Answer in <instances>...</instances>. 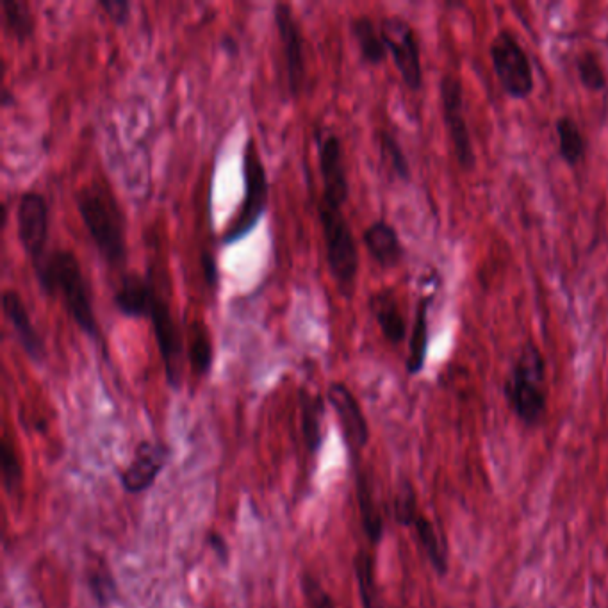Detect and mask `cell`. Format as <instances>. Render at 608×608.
<instances>
[{
    "mask_svg": "<svg viewBox=\"0 0 608 608\" xmlns=\"http://www.w3.org/2000/svg\"><path fill=\"white\" fill-rule=\"evenodd\" d=\"M300 403V432L307 450L318 457L323 446V418H325V402L320 395H313L307 389L298 391Z\"/></svg>",
    "mask_w": 608,
    "mask_h": 608,
    "instance_id": "20",
    "label": "cell"
},
{
    "mask_svg": "<svg viewBox=\"0 0 608 608\" xmlns=\"http://www.w3.org/2000/svg\"><path fill=\"white\" fill-rule=\"evenodd\" d=\"M494 74L510 99L525 100L534 93L535 79L532 63L516 34L500 29L489 45Z\"/></svg>",
    "mask_w": 608,
    "mask_h": 608,
    "instance_id": "6",
    "label": "cell"
},
{
    "mask_svg": "<svg viewBox=\"0 0 608 608\" xmlns=\"http://www.w3.org/2000/svg\"><path fill=\"white\" fill-rule=\"evenodd\" d=\"M355 494H357V505L361 514L362 530L373 546H378L384 539V518L378 507L373 484L366 471L361 468L355 469Z\"/></svg>",
    "mask_w": 608,
    "mask_h": 608,
    "instance_id": "19",
    "label": "cell"
},
{
    "mask_svg": "<svg viewBox=\"0 0 608 608\" xmlns=\"http://www.w3.org/2000/svg\"><path fill=\"white\" fill-rule=\"evenodd\" d=\"M159 289L154 280L140 273H125L115 295L113 304L127 318H147L156 304Z\"/></svg>",
    "mask_w": 608,
    "mask_h": 608,
    "instance_id": "15",
    "label": "cell"
},
{
    "mask_svg": "<svg viewBox=\"0 0 608 608\" xmlns=\"http://www.w3.org/2000/svg\"><path fill=\"white\" fill-rule=\"evenodd\" d=\"M13 97H11V93H9L8 88H4V91H2V106H8V104H11V102H13Z\"/></svg>",
    "mask_w": 608,
    "mask_h": 608,
    "instance_id": "37",
    "label": "cell"
},
{
    "mask_svg": "<svg viewBox=\"0 0 608 608\" xmlns=\"http://www.w3.org/2000/svg\"><path fill=\"white\" fill-rule=\"evenodd\" d=\"M207 543L211 546L216 559L220 560V564L227 566L229 559H231V551H229V544L225 541V537L222 534H218V532H209L207 534Z\"/></svg>",
    "mask_w": 608,
    "mask_h": 608,
    "instance_id": "35",
    "label": "cell"
},
{
    "mask_svg": "<svg viewBox=\"0 0 608 608\" xmlns=\"http://www.w3.org/2000/svg\"><path fill=\"white\" fill-rule=\"evenodd\" d=\"M4 13V27L18 42H25L34 33V17L31 8L25 2L18 0H4L2 2Z\"/></svg>",
    "mask_w": 608,
    "mask_h": 608,
    "instance_id": "28",
    "label": "cell"
},
{
    "mask_svg": "<svg viewBox=\"0 0 608 608\" xmlns=\"http://www.w3.org/2000/svg\"><path fill=\"white\" fill-rule=\"evenodd\" d=\"M378 147H380V156L387 168L395 173L400 181H411V166L405 157L402 145L398 143L395 136L391 132L380 131Z\"/></svg>",
    "mask_w": 608,
    "mask_h": 608,
    "instance_id": "30",
    "label": "cell"
},
{
    "mask_svg": "<svg viewBox=\"0 0 608 608\" xmlns=\"http://www.w3.org/2000/svg\"><path fill=\"white\" fill-rule=\"evenodd\" d=\"M17 232L25 255L38 272L49 257L45 254L49 239V206L42 193L25 191L18 200Z\"/></svg>",
    "mask_w": 608,
    "mask_h": 608,
    "instance_id": "9",
    "label": "cell"
},
{
    "mask_svg": "<svg viewBox=\"0 0 608 608\" xmlns=\"http://www.w3.org/2000/svg\"><path fill=\"white\" fill-rule=\"evenodd\" d=\"M148 320L152 323L157 350L165 364L166 380L170 387L179 389L182 380V354H184L181 330L173 318L172 307L161 293L157 296Z\"/></svg>",
    "mask_w": 608,
    "mask_h": 608,
    "instance_id": "12",
    "label": "cell"
},
{
    "mask_svg": "<svg viewBox=\"0 0 608 608\" xmlns=\"http://www.w3.org/2000/svg\"><path fill=\"white\" fill-rule=\"evenodd\" d=\"M430 304H432V296H423L416 307L414 325H412L411 337H409V355L405 362V370L411 377L420 375L427 362L428 339H430V334H428Z\"/></svg>",
    "mask_w": 608,
    "mask_h": 608,
    "instance_id": "21",
    "label": "cell"
},
{
    "mask_svg": "<svg viewBox=\"0 0 608 608\" xmlns=\"http://www.w3.org/2000/svg\"><path fill=\"white\" fill-rule=\"evenodd\" d=\"M243 182H245V197L236 211V216L227 223L222 238L223 245H234L239 239L247 238L248 234L254 231L255 225L261 222L264 211L268 207V197H270L268 175L254 138H248L243 150Z\"/></svg>",
    "mask_w": 608,
    "mask_h": 608,
    "instance_id": "4",
    "label": "cell"
},
{
    "mask_svg": "<svg viewBox=\"0 0 608 608\" xmlns=\"http://www.w3.org/2000/svg\"><path fill=\"white\" fill-rule=\"evenodd\" d=\"M362 241L380 268L389 270L402 263L405 255L402 239L398 236L395 227L386 220L371 223L362 234Z\"/></svg>",
    "mask_w": 608,
    "mask_h": 608,
    "instance_id": "17",
    "label": "cell"
},
{
    "mask_svg": "<svg viewBox=\"0 0 608 608\" xmlns=\"http://www.w3.org/2000/svg\"><path fill=\"white\" fill-rule=\"evenodd\" d=\"M186 354L197 377H206L213 366V343L204 321L193 320L186 332Z\"/></svg>",
    "mask_w": 608,
    "mask_h": 608,
    "instance_id": "23",
    "label": "cell"
},
{
    "mask_svg": "<svg viewBox=\"0 0 608 608\" xmlns=\"http://www.w3.org/2000/svg\"><path fill=\"white\" fill-rule=\"evenodd\" d=\"M318 143V161H320L321 181H323V195L320 202L334 209L345 206L350 193L348 175H346L345 157H343V143L337 138L336 132H316Z\"/></svg>",
    "mask_w": 608,
    "mask_h": 608,
    "instance_id": "10",
    "label": "cell"
},
{
    "mask_svg": "<svg viewBox=\"0 0 608 608\" xmlns=\"http://www.w3.org/2000/svg\"><path fill=\"white\" fill-rule=\"evenodd\" d=\"M576 72L587 90L603 91L607 88V74L600 56L594 50H585L576 58Z\"/></svg>",
    "mask_w": 608,
    "mask_h": 608,
    "instance_id": "31",
    "label": "cell"
},
{
    "mask_svg": "<svg viewBox=\"0 0 608 608\" xmlns=\"http://www.w3.org/2000/svg\"><path fill=\"white\" fill-rule=\"evenodd\" d=\"M354 573L362 608H382V598L375 578V560L368 551L361 550L355 553Z\"/></svg>",
    "mask_w": 608,
    "mask_h": 608,
    "instance_id": "26",
    "label": "cell"
},
{
    "mask_svg": "<svg viewBox=\"0 0 608 608\" xmlns=\"http://www.w3.org/2000/svg\"><path fill=\"white\" fill-rule=\"evenodd\" d=\"M300 589L304 592L307 608H336V601L330 596V592L316 576L307 571L300 576Z\"/></svg>",
    "mask_w": 608,
    "mask_h": 608,
    "instance_id": "33",
    "label": "cell"
},
{
    "mask_svg": "<svg viewBox=\"0 0 608 608\" xmlns=\"http://www.w3.org/2000/svg\"><path fill=\"white\" fill-rule=\"evenodd\" d=\"M99 6L116 25H124L131 15V4L125 0H100Z\"/></svg>",
    "mask_w": 608,
    "mask_h": 608,
    "instance_id": "34",
    "label": "cell"
},
{
    "mask_svg": "<svg viewBox=\"0 0 608 608\" xmlns=\"http://www.w3.org/2000/svg\"><path fill=\"white\" fill-rule=\"evenodd\" d=\"M0 464H2L4 489L9 494L15 493L24 480V468L18 457L17 448H15V444L11 443L8 436L2 437V443H0Z\"/></svg>",
    "mask_w": 608,
    "mask_h": 608,
    "instance_id": "32",
    "label": "cell"
},
{
    "mask_svg": "<svg viewBox=\"0 0 608 608\" xmlns=\"http://www.w3.org/2000/svg\"><path fill=\"white\" fill-rule=\"evenodd\" d=\"M420 514L416 489L409 478H402L396 485L395 498H393V519L400 526L412 528Z\"/></svg>",
    "mask_w": 608,
    "mask_h": 608,
    "instance_id": "29",
    "label": "cell"
},
{
    "mask_svg": "<svg viewBox=\"0 0 608 608\" xmlns=\"http://www.w3.org/2000/svg\"><path fill=\"white\" fill-rule=\"evenodd\" d=\"M327 400L336 412L337 423L343 434L346 450L352 461L370 443V425L361 409V403L355 398L350 387L343 382H332L327 389Z\"/></svg>",
    "mask_w": 608,
    "mask_h": 608,
    "instance_id": "11",
    "label": "cell"
},
{
    "mask_svg": "<svg viewBox=\"0 0 608 608\" xmlns=\"http://www.w3.org/2000/svg\"><path fill=\"white\" fill-rule=\"evenodd\" d=\"M350 29L354 34L357 47L361 50L362 59L368 65H382L386 61L387 47L375 22L370 17L362 15V17L352 18Z\"/></svg>",
    "mask_w": 608,
    "mask_h": 608,
    "instance_id": "24",
    "label": "cell"
},
{
    "mask_svg": "<svg viewBox=\"0 0 608 608\" xmlns=\"http://www.w3.org/2000/svg\"><path fill=\"white\" fill-rule=\"evenodd\" d=\"M170 457L172 450L165 443L141 441L134 450L129 466L120 475V484L125 493H147L148 489L156 484L157 477L166 468Z\"/></svg>",
    "mask_w": 608,
    "mask_h": 608,
    "instance_id": "14",
    "label": "cell"
},
{
    "mask_svg": "<svg viewBox=\"0 0 608 608\" xmlns=\"http://www.w3.org/2000/svg\"><path fill=\"white\" fill-rule=\"evenodd\" d=\"M2 311L17 334L18 343L24 348L25 354L29 355L31 361L42 362L45 359L43 337L34 327L31 314L15 289H6L2 293Z\"/></svg>",
    "mask_w": 608,
    "mask_h": 608,
    "instance_id": "16",
    "label": "cell"
},
{
    "mask_svg": "<svg viewBox=\"0 0 608 608\" xmlns=\"http://www.w3.org/2000/svg\"><path fill=\"white\" fill-rule=\"evenodd\" d=\"M412 532L416 535L421 550L425 553V557H427L430 566L436 571L437 575H448V571H450L448 550H446L443 537L436 530V525L421 512L418 519L414 521V525H412Z\"/></svg>",
    "mask_w": 608,
    "mask_h": 608,
    "instance_id": "22",
    "label": "cell"
},
{
    "mask_svg": "<svg viewBox=\"0 0 608 608\" xmlns=\"http://www.w3.org/2000/svg\"><path fill=\"white\" fill-rule=\"evenodd\" d=\"M378 29L382 34V40L386 43L387 52L393 56L405 86L412 91L421 90L423 66H421L420 42L414 27L405 18L391 15L380 20Z\"/></svg>",
    "mask_w": 608,
    "mask_h": 608,
    "instance_id": "7",
    "label": "cell"
},
{
    "mask_svg": "<svg viewBox=\"0 0 608 608\" xmlns=\"http://www.w3.org/2000/svg\"><path fill=\"white\" fill-rule=\"evenodd\" d=\"M370 309L387 341L391 345H400L407 336V321L395 293L391 289L377 291L371 295Z\"/></svg>",
    "mask_w": 608,
    "mask_h": 608,
    "instance_id": "18",
    "label": "cell"
},
{
    "mask_svg": "<svg viewBox=\"0 0 608 608\" xmlns=\"http://www.w3.org/2000/svg\"><path fill=\"white\" fill-rule=\"evenodd\" d=\"M441 100H443V118L452 141L453 154L457 163L464 170H473L477 157L469 136L468 120L464 111V88L457 75L444 74L441 79Z\"/></svg>",
    "mask_w": 608,
    "mask_h": 608,
    "instance_id": "8",
    "label": "cell"
},
{
    "mask_svg": "<svg viewBox=\"0 0 608 608\" xmlns=\"http://www.w3.org/2000/svg\"><path fill=\"white\" fill-rule=\"evenodd\" d=\"M321 231L327 248V263L330 273L337 280L339 288L345 293L354 289L357 272H359V252L357 241L350 223L346 222L341 209H334L327 204H318Z\"/></svg>",
    "mask_w": 608,
    "mask_h": 608,
    "instance_id": "5",
    "label": "cell"
},
{
    "mask_svg": "<svg viewBox=\"0 0 608 608\" xmlns=\"http://www.w3.org/2000/svg\"><path fill=\"white\" fill-rule=\"evenodd\" d=\"M557 138H559V154L567 166L575 168L580 165L587 154V143L580 125L576 124L575 118L562 115L555 124Z\"/></svg>",
    "mask_w": 608,
    "mask_h": 608,
    "instance_id": "25",
    "label": "cell"
},
{
    "mask_svg": "<svg viewBox=\"0 0 608 608\" xmlns=\"http://www.w3.org/2000/svg\"><path fill=\"white\" fill-rule=\"evenodd\" d=\"M75 202L84 227L102 259L113 266L124 264L127 259V223L115 195L104 184L93 182L77 191Z\"/></svg>",
    "mask_w": 608,
    "mask_h": 608,
    "instance_id": "2",
    "label": "cell"
},
{
    "mask_svg": "<svg viewBox=\"0 0 608 608\" xmlns=\"http://www.w3.org/2000/svg\"><path fill=\"white\" fill-rule=\"evenodd\" d=\"M202 270L206 275V280L211 284V288L218 286V268H216V261L211 254H202Z\"/></svg>",
    "mask_w": 608,
    "mask_h": 608,
    "instance_id": "36",
    "label": "cell"
},
{
    "mask_svg": "<svg viewBox=\"0 0 608 608\" xmlns=\"http://www.w3.org/2000/svg\"><path fill=\"white\" fill-rule=\"evenodd\" d=\"M45 293L59 296L70 318L86 336L99 339V321L93 311L91 291L83 268L74 252L54 250L36 272Z\"/></svg>",
    "mask_w": 608,
    "mask_h": 608,
    "instance_id": "1",
    "label": "cell"
},
{
    "mask_svg": "<svg viewBox=\"0 0 608 608\" xmlns=\"http://www.w3.org/2000/svg\"><path fill=\"white\" fill-rule=\"evenodd\" d=\"M503 395L510 411L526 427H537L548 411L546 361L534 341H526L519 350L509 377L503 384Z\"/></svg>",
    "mask_w": 608,
    "mask_h": 608,
    "instance_id": "3",
    "label": "cell"
},
{
    "mask_svg": "<svg viewBox=\"0 0 608 608\" xmlns=\"http://www.w3.org/2000/svg\"><path fill=\"white\" fill-rule=\"evenodd\" d=\"M86 585H88V591H90L93 600L99 607L107 608L115 601L118 585H116L113 571L109 569L104 560L99 564H93L86 571Z\"/></svg>",
    "mask_w": 608,
    "mask_h": 608,
    "instance_id": "27",
    "label": "cell"
},
{
    "mask_svg": "<svg viewBox=\"0 0 608 608\" xmlns=\"http://www.w3.org/2000/svg\"><path fill=\"white\" fill-rule=\"evenodd\" d=\"M275 24H277L282 52H284L289 91L293 95H298L304 88L305 75H307L302 27L296 20L293 8L286 2L275 4Z\"/></svg>",
    "mask_w": 608,
    "mask_h": 608,
    "instance_id": "13",
    "label": "cell"
}]
</instances>
